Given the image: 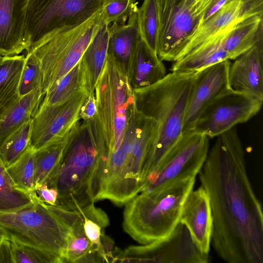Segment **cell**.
Returning a JSON list of instances; mask_svg holds the SVG:
<instances>
[{
  "label": "cell",
  "mask_w": 263,
  "mask_h": 263,
  "mask_svg": "<svg viewBox=\"0 0 263 263\" xmlns=\"http://www.w3.org/2000/svg\"><path fill=\"white\" fill-rule=\"evenodd\" d=\"M200 171L210 201L213 246L229 263L263 262V213L234 127L216 137Z\"/></svg>",
  "instance_id": "obj_1"
},
{
  "label": "cell",
  "mask_w": 263,
  "mask_h": 263,
  "mask_svg": "<svg viewBox=\"0 0 263 263\" xmlns=\"http://www.w3.org/2000/svg\"><path fill=\"white\" fill-rule=\"evenodd\" d=\"M198 71H172L156 83L133 90L136 108L157 124L145 165V179L183 133L187 102Z\"/></svg>",
  "instance_id": "obj_2"
},
{
  "label": "cell",
  "mask_w": 263,
  "mask_h": 263,
  "mask_svg": "<svg viewBox=\"0 0 263 263\" xmlns=\"http://www.w3.org/2000/svg\"><path fill=\"white\" fill-rule=\"evenodd\" d=\"M98 149L91 121L80 120L50 179L48 187L55 188V205L77 211L95 202V178Z\"/></svg>",
  "instance_id": "obj_3"
},
{
  "label": "cell",
  "mask_w": 263,
  "mask_h": 263,
  "mask_svg": "<svg viewBox=\"0 0 263 263\" xmlns=\"http://www.w3.org/2000/svg\"><path fill=\"white\" fill-rule=\"evenodd\" d=\"M195 182V177H187L139 193L125 204L124 231L142 245L167 237L179 222L185 200Z\"/></svg>",
  "instance_id": "obj_4"
},
{
  "label": "cell",
  "mask_w": 263,
  "mask_h": 263,
  "mask_svg": "<svg viewBox=\"0 0 263 263\" xmlns=\"http://www.w3.org/2000/svg\"><path fill=\"white\" fill-rule=\"evenodd\" d=\"M95 94L97 112L91 123L98 146V161H100L120 147L135 102L125 70L107 54L96 84Z\"/></svg>",
  "instance_id": "obj_5"
},
{
  "label": "cell",
  "mask_w": 263,
  "mask_h": 263,
  "mask_svg": "<svg viewBox=\"0 0 263 263\" xmlns=\"http://www.w3.org/2000/svg\"><path fill=\"white\" fill-rule=\"evenodd\" d=\"M102 16V10L79 24L47 33L31 44L27 52L32 53L41 66L43 95L80 61L99 29Z\"/></svg>",
  "instance_id": "obj_6"
},
{
  "label": "cell",
  "mask_w": 263,
  "mask_h": 263,
  "mask_svg": "<svg viewBox=\"0 0 263 263\" xmlns=\"http://www.w3.org/2000/svg\"><path fill=\"white\" fill-rule=\"evenodd\" d=\"M0 228L11 240L53 254L64 262L69 227L39 198L14 211L0 212Z\"/></svg>",
  "instance_id": "obj_7"
},
{
  "label": "cell",
  "mask_w": 263,
  "mask_h": 263,
  "mask_svg": "<svg viewBox=\"0 0 263 263\" xmlns=\"http://www.w3.org/2000/svg\"><path fill=\"white\" fill-rule=\"evenodd\" d=\"M215 0H156L157 53L161 61L174 62L186 39L201 23Z\"/></svg>",
  "instance_id": "obj_8"
},
{
  "label": "cell",
  "mask_w": 263,
  "mask_h": 263,
  "mask_svg": "<svg viewBox=\"0 0 263 263\" xmlns=\"http://www.w3.org/2000/svg\"><path fill=\"white\" fill-rule=\"evenodd\" d=\"M209 137L190 130L184 132L157 166L145 178L141 192L163 187L199 174L209 151Z\"/></svg>",
  "instance_id": "obj_9"
},
{
  "label": "cell",
  "mask_w": 263,
  "mask_h": 263,
  "mask_svg": "<svg viewBox=\"0 0 263 263\" xmlns=\"http://www.w3.org/2000/svg\"><path fill=\"white\" fill-rule=\"evenodd\" d=\"M263 100L230 88L215 98L201 112L191 130L214 138L246 122L260 110Z\"/></svg>",
  "instance_id": "obj_10"
},
{
  "label": "cell",
  "mask_w": 263,
  "mask_h": 263,
  "mask_svg": "<svg viewBox=\"0 0 263 263\" xmlns=\"http://www.w3.org/2000/svg\"><path fill=\"white\" fill-rule=\"evenodd\" d=\"M209 260V254L199 250L185 225L179 221L165 238L120 251L116 262L207 263Z\"/></svg>",
  "instance_id": "obj_11"
},
{
  "label": "cell",
  "mask_w": 263,
  "mask_h": 263,
  "mask_svg": "<svg viewBox=\"0 0 263 263\" xmlns=\"http://www.w3.org/2000/svg\"><path fill=\"white\" fill-rule=\"evenodd\" d=\"M88 96L82 90L61 104L40 103L31 117L30 146L36 151L63 138L80 120V109Z\"/></svg>",
  "instance_id": "obj_12"
},
{
  "label": "cell",
  "mask_w": 263,
  "mask_h": 263,
  "mask_svg": "<svg viewBox=\"0 0 263 263\" xmlns=\"http://www.w3.org/2000/svg\"><path fill=\"white\" fill-rule=\"evenodd\" d=\"M104 1L37 0L32 31L29 35L30 46L33 42L47 33L76 25L87 20L103 9Z\"/></svg>",
  "instance_id": "obj_13"
},
{
  "label": "cell",
  "mask_w": 263,
  "mask_h": 263,
  "mask_svg": "<svg viewBox=\"0 0 263 263\" xmlns=\"http://www.w3.org/2000/svg\"><path fill=\"white\" fill-rule=\"evenodd\" d=\"M258 13H262V0H232L201 23L184 42L175 61L211 39L231 31L243 20Z\"/></svg>",
  "instance_id": "obj_14"
},
{
  "label": "cell",
  "mask_w": 263,
  "mask_h": 263,
  "mask_svg": "<svg viewBox=\"0 0 263 263\" xmlns=\"http://www.w3.org/2000/svg\"><path fill=\"white\" fill-rule=\"evenodd\" d=\"M230 64L229 60H225L198 72L187 102L183 132L191 130L203 110L217 96L231 88Z\"/></svg>",
  "instance_id": "obj_15"
},
{
  "label": "cell",
  "mask_w": 263,
  "mask_h": 263,
  "mask_svg": "<svg viewBox=\"0 0 263 263\" xmlns=\"http://www.w3.org/2000/svg\"><path fill=\"white\" fill-rule=\"evenodd\" d=\"M180 222L185 225L199 250L209 254L213 216L209 196L201 186L190 192L183 204Z\"/></svg>",
  "instance_id": "obj_16"
},
{
  "label": "cell",
  "mask_w": 263,
  "mask_h": 263,
  "mask_svg": "<svg viewBox=\"0 0 263 263\" xmlns=\"http://www.w3.org/2000/svg\"><path fill=\"white\" fill-rule=\"evenodd\" d=\"M262 41L235 59L230 64L231 89L263 100Z\"/></svg>",
  "instance_id": "obj_17"
},
{
  "label": "cell",
  "mask_w": 263,
  "mask_h": 263,
  "mask_svg": "<svg viewBox=\"0 0 263 263\" xmlns=\"http://www.w3.org/2000/svg\"><path fill=\"white\" fill-rule=\"evenodd\" d=\"M51 210L69 226L67 247L64 262H100L93 247L86 236L83 219L76 211H70L58 206L51 207Z\"/></svg>",
  "instance_id": "obj_18"
},
{
  "label": "cell",
  "mask_w": 263,
  "mask_h": 263,
  "mask_svg": "<svg viewBox=\"0 0 263 263\" xmlns=\"http://www.w3.org/2000/svg\"><path fill=\"white\" fill-rule=\"evenodd\" d=\"M162 61L140 37L130 57L126 72L132 89L148 86L164 78L166 71Z\"/></svg>",
  "instance_id": "obj_19"
},
{
  "label": "cell",
  "mask_w": 263,
  "mask_h": 263,
  "mask_svg": "<svg viewBox=\"0 0 263 263\" xmlns=\"http://www.w3.org/2000/svg\"><path fill=\"white\" fill-rule=\"evenodd\" d=\"M109 27L102 16L99 29L80 60L83 87L88 95L95 92L96 83L105 63Z\"/></svg>",
  "instance_id": "obj_20"
},
{
  "label": "cell",
  "mask_w": 263,
  "mask_h": 263,
  "mask_svg": "<svg viewBox=\"0 0 263 263\" xmlns=\"http://www.w3.org/2000/svg\"><path fill=\"white\" fill-rule=\"evenodd\" d=\"M230 31L211 39L193 51L174 61L171 71H198L219 62L230 60L228 54L223 48V43Z\"/></svg>",
  "instance_id": "obj_21"
},
{
  "label": "cell",
  "mask_w": 263,
  "mask_h": 263,
  "mask_svg": "<svg viewBox=\"0 0 263 263\" xmlns=\"http://www.w3.org/2000/svg\"><path fill=\"white\" fill-rule=\"evenodd\" d=\"M262 41V13H258L239 23L224 39L223 48L230 60H235Z\"/></svg>",
  "instance_id": "obj_22"
},
{
  "label": "cell",
  "mask_w": 263,
  "mask_h": 263,
  "mask_svg": "<svg viewBox=\"0 0 263 263\" xmlns=\"http://www.w3.org/2000/svg\"><path fill=\"white\" fill-rule=\"evenodd\" d=\"M140 39L137 12L125 24L110 25L107 54L119 63L126 72L130 57Z\"/></svg>",
  "instance_id": "obj_23"
},
{
  "label": "cell",
  "mask_w": 263,
  "mask_h": 263,
  "mask_svg": "<svg viewBox=\"0 0 263 263\" xmlns=\"http://www.w3.org/2000/svg\"><path fill=\"white\" fill-rule=\"evenodd\" d=\"M25 61L24 55L5 56L0 64V121L20 99L18 86Z\"/></svg>",
  "instance_id": "obj_24"
},
{
  "label": "cell",
  "mask_w": 263,
  "mask_h": 263,
  "mask_svg": "<svg viewBox=\"0 0 263 263\" xmlns=\"http://www.w3.org/2000/svg\"><path fill=\"white\" fill-rule=\"evenodd\" d=\"M79 121L73 125L63 138L35 152V187L42 184H46L50 179L62 157L65 147L77 129Z\"/></svg>",
  "instance_id": "obj_25"
},
{
  "label": "cell",
  "mask_w": 263,
  "mask_h": 263,
  "mask_svg": "<svg viewBox=\"0 0 263 263\" xmlns=\"http://www.w3.org/2000/svg\"><path fill=\"white\" fill-rule=\"evenodd\" d=\"M41 89L20 98L0 121V147L6 139L30 120L43 96Z\"/></svg>",
  "instance_id": "obj_26"
},
{
  "label": "cell",
  "mask_w": 263,
  "mask_h": 263,
  "mask_svg": "<svg viewBox=\"0 0 263 263\" xmlns=\"http://www.w3.org/2000/svg\"><path fill=\"white\" fill-rule=\"evenodd\" d=\"M84 223L85 234L90 241L100 262H108L104 249L103 241L106 237L104 229L109 224L107 215L93 202L79 209Z\"/></svg>",
  "instance_id": "obj_27"
},
{
  "label": "cell",
  "mask_w": 263,
  "mask_h": 263,
  "mask_svg": "<svg viewBox=\"0 0 263 263\" xmlns=\"http://www.w3.org/2000/svg\"><path fill=\"white\" fill-rule=\"evenodd\" d=\"M15 0H0V55L19 54L24 50L15 33Z\"/></svg>",
  "instance_id": "obj_28"
},
{
  "label": "cell",
  "mask_w": 263,
  "mask_h": 263,
  "mask_svg": "<svg viewBox=\"0 0 263 263\" xmlns=\"http://www.w3.org/2000/svg\"><path fill=\"white\" fill-rule=\"evenodd\" d=\"M83 87L80 60L67 74L46 91L42 102L44 105H56L71 99Z\"/></svg>",
  "instance_id": "obj_29"
},
{
  "label": "cell",
  "mask_w": 263,
  "mask_h": 263,
  "mask_svg": "<svg viewBox=\"0 0 263 263\" xmlns=\"http://www.w3.org/2000/svg\"><path fill=\"white\" fill-rule=\"evenodd\" d=\"M38 198L24 192L13 183L0 157V212L13 211Z\"/></svg>",
  "instance_id": "obj_30"
},
{
  "label": "cell",
  "mask_w": 263,
  "mask_h": 263,
  "mask_svg": "<svg viewBox=\"0 0 263 263\" xmlns=\"http://www.w3.org/2000/svg\"><path fill=\"white\" fill-rule=\"evenodd\" d=\"M35 152L30 146L6 170L16 186L21 190L36 195L35 188Z\"/></svg>",
  "instance_id": "obj_31"
},
{
  "label": "cell",
  "mask_w": 263,
  "mask_h": 263,
  "mask_svg": "<svg viewBox=\"0 0 263 263\" xmlns=\"http://www.w3.org/2000/svg\"><path fill=\"white\" fill-rule=\"evenodd\" d=\"M31 118L10 135L0 147V157L6 168L15 162L30 147Z\"/></svg>",
  "instance_id": "obj_32"
},
{
  "label": "cell",
  "mask_w": 263,
  "mask_h": 263,
  "mask_svg": "<svg viewBox=\"0 0 263 263\" xmlns=\"http://www.w3.org/2000/svg\"><path fill=\"white\" fill-rule=\"evenodd\" d=\"M141 39L157 54L158 16L156 0H143L137 11Z\"/></svg>",
  "instance_id": "obj_33"
},
{
  "label": "cell",
  "mask_w": 263,
  "mask_h": 263,
  "mask_svg": "<svg viewBox=\"0 0 263 263\" xmlns=\"http://www.w3.org/2000/svg\"><path fill=\"white\" fill-rule=\"evenodd\" d=\"M138 4L137 0H104L102 18L109 25L125 24L137 13Z\"/></svg>",
  "instance_id": "obj_34"
},
{
  "label": "cell",
  "mask_w": 263,
  "mask_h": 263,
  "mask_svg": "<svg viewBox=\"0 0 263 263\" xmlns=\"http://www.w3.org/2000/svg\"><path fill=\"white\" fill-rule=\"evenodd\" d=\"M42 71L36 58L30 52H27L18 86L20 98L34 90H42Z\"/></svg>",
  "instance_id": "obj_35"
},
{
  "label": "cell",
  "mask_w": 263,
  "mask_h": 263,
  "mask_svg": "<svg viewBox=\"0 0 263 263\" xmlns=\"http://www.w3.org/2000/svg\"><path fill=\"white\" fill-rule=\"evenodd\" d=\"M12 241L15 263L62 262L60 258L53 254L33 247Z\"/></svg>",
  "instance_id": "obj_36"
},
{
  "label": "cell",
  "mask_w": 263,
  "mask_h": 263,
  "mask_svg": "<svg viewBox=\"0 0 263 263\" xmlns=\"http://www.w3.org/2000/svg\"><path fill=\"white\" fill-rule=\"evenodd\" d=\"M97 112L96 101L95 92L89 95L83 104L80 111V119L91 121Z\"/></svg>",
  "instance_id": "obj_37"
},
{
  "label": "cell",
  "mask_w": 263,
  "mask_h": 263,
  "mask_svg": "<svg viewBox=\"0 0 263 263\" xmlns=\"http://www.w3.org/2000/svg\"><path fill=\"white\" fill-rule=\"evenodd\" d=\"M38 198L47 204L55 205L57 198L58 191L53 187H49L45 184L38 185L35 189Z\"/></svg>",
  "instance_id": "obj_38"
},
{
  "label": "cell",
  "mask_w": 263,
  "mask_h": 263,
  "mask_svg": "<svg viewBox=\"0 0 263 263\" xmlns=\"http://www.w3.org/2000/svg\"><path fill=\"white\" fill-rule=\"evenodd\" d=\"M0 262L15 263L13 242L6 236L0 239Z\"/></svg>",
  "instance_id": "obj_39"
},
{
  "label": "cell",
  "mask_w": 263,
  "mask_h": 263,
  "mask_svg": "<svg viewBox=\"0 0 263 263\" xmlns=\"http://www.w3.org/2000/svg\"><path fill=\"white\" fill-rule=\"evenodd\" d=\"M33 1H34V0H25V1H24V3L22 6V11L24 14L26 13L29 6L31 5V4L33 2Z\"/></svg>",
  "instance_id": "obj_40"
},
{
  "label": "cell",
  "mask_w": 263,
  "mask_h": 263,
  "mask_svg": "<svg viewBox=\"0 0 263 263\" xmlns=\"http://www.w3.org/2000/svg\"><path fill=\"white\" fill-rule=\"evenodd\" d=\"M5 235L3 231V230L0 228V239L3 238L4 236H5Z\"/></svg>",
  "instance_id": "obj_41"
},
{
  "label": "cell",
  "mask_w": 263,
  "mask_h": 263,
  "mask_svg": "<svg viewBox=\"0 0 263 263\" xmlns=\"http://www.w3.org/2000/svg\"><path fill=\"white\" fill-rule=\"evenodd\" d=\"M3 57H4L0 55V64H1V63H2V61H3Z\"/></svg>",
  "instance_id": "obj_42"
}]
</instances>
